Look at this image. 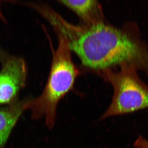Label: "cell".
Wrapping results in <instances>:
<instances>
[{"label": "cell", "instance_id": "obj_7", "mask_svg": "<svg viewBox=\"0 0 148 148\" xmlns=\"http://www.w3.org/2000/svg\"><path fill=\"white\" fill-rule=\"evenodd\" d=\"M133 146L135 148H148V140L140 136L134 142Z\"/></svg>", "mask_w": 148, "mask_h": 148}, {"label": "cell", "instance_id": "obj_8", "mask_svg": "<svg viewBox=\"0 0 148 148\" xmlns=\"http://www.w3.org/2000/svg\"><path fill=\"white\" fill-rule=\"evenodd\" d=\"M0 18H3V16L2 15L1 12V10H0Z\"/></svg>", "mask_w": 148, "mask_h": 148}, {"label": "cell", "instance_id": "obj_3", "mask_svg": "<svg viewBox=\"0 0 148 148\" xmlns=\"http://www.w3.org/2000/svg\"><path fill=\"white\" fill-rule=\"evenodd\" d=\"M119 66L118 71L110 69L98 72L114 89L112 102L101 120L148 108V85L140 79L138 70L126 63Z\"/></svg>", "mask_w": 148, "mask_h": 148}, {"label": "cell", "instance_id": "obj_4", "mask_svg": "<svg viewBox=\"0 0 148 148\" xmlns=\"http://www.w3.org/2000/svg\"><path fill=\"white\" fill-rule=\"evenodd\" d=\"M26 76L27 67L23 59L12 57L5 61L0 72V104L13 101L24 85Z\"/></svg>", "mask_w": 148, "mask_h": 148}, {"label": "cell", "instance_id": "obj_1", "mask_svg": "<svg viewBox=\"0 0 148 148\" xmlns=\"http://www.w3.org/2000/svg\"><path fill=\"white\" fill-rule=\"evenodd\" d=\"M43 16L56 34L66 39L71 50L86 68L98 72L119 66L127 60L128 35L124 27L119 29L106 22L77 26L51 8L45 11Z\"/></svg>", "mask_w": 148, "mask_h": 148}, {"label": "cell", "instance_id": "obj_6", "mask_svg": "<svg viewBox=\"0 0 148 148\" xmlns=\"http://www.w3.org/2000/svg\"><path fill=\"white\" fill-rule=\"evenodd\" d=\"M25 109L26 103H17L8 108L0 109V148L5 145L12 128Z\"/></svg>", "mask_w": 148, "mask_h": 148}, {"label": "cell", "instance_id": "obj_5", "mask_svg": "<svg viewBox=\"0 0 148 148\" xmlns=\"http://www.w3.org/2000/svg\"><path fill=\"white\" fill-rule=\"evenodd\" d=\"M58 2L76 14L82 21L83 25L88 26L105 22L102 7L98 1L61 0Z\"/></svg>", "mask_w": 148, "mask_h": 148}, {"label": "cell", "instance_id": "obj_2", "mask_svg": "<svg viewBox=\"0 0 148 148\" xmlns=\"http://www.w3.org/2000/svg\"><path fill=\"white\" fill-rule=\"evenodd\" d=\"M57 35L58 45L52 52L51 67L45 88L38 97L26 103V109L31 111L33 118L45 117L49 129L55 125L58 103L73 89L78 73L67 40L61 35Z\"/></svg>", "mask_w": 148, "mask_h": 148}]
</instances>
